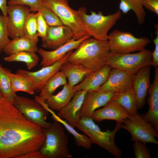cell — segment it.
<instances>
[{"label":"cell","instance_id":"26","mask_svg":"<svg viewBox=\"0 0 158 158\" xmlns=\"http://www.w3.org/2000/svg\"><path fill=\"white\" fill-rule=\"evenodd\" d=\"M67 83L66 76L60 71L46 83L39 92L38 96L41 100L45 102L53 95L58 87Z\"/></svg>","mask_w":158,"mask_h":158},{"label":"cell","instance_id":"13","mask_svg":"<svg viewBox=\"0 0 158 158\" xmlns=\"http://www.w3.org/2000/svg\"><path fill=\"white\" fill-rule=\"evenodd\" d=\"M135 74L112 68L107 80L98 90L114 93L123 92L132 87Z\"/></svg>","mask_w":158,"mask_h":158},{"label":"cell","instance_id":"2","mask_svg":"<svg viewBox=\"0 0 158 158\" xmlns=\"http://www.w3.org/2000/svg\"><path fill=\"white\" fill-rule=\"evenodd\" d=\"M108 41L88 38L82 42L71 53L67 61L82 66L92 72L106 64L110 51Z\"/></svg>","mask_w":158,"mask_h":158},{"label":"cell","instance_id":"42","mask_svg":"<svg viewBox=\"0 0 158 158\" xmlns=\"http://www.w3.org/2000/svg\"><path fill=\"white\" fill-rule=\"evenodd\" d=\"M3 98L2 94L0 90V100L1 99Z\"/></svg>","mask_w":158,"mask_h":158},{"label":"cell","instance_id":"28","mask_svg":"<svg viewBox=\"0 0 158 158\" xmlns=\"http://www.w3.org/2000/svg\"><path fill=\"white\" fill-rule=\"evenodd\" d=\"M10 70L3 68L0 64V90L3 98L13 104L17 96L12 87Z\"/></svg>","mask_w":158,"mask_h":158},{"label":"cell","instance_id":"22","mask_svg":"<svg viewBox=\"0 0 158 158\" xmlns=\"http://www.w3.org/2000/svg\"><path fill=\"white\" fill-rule=\"evenodd\" d=\"M37 43L30 38L23 35L10 40L3 50L8 56L22 51L35 53L38 50Z\"/></svg>","mask_w":158,"mask_h":158},{"label":"cell","instance_id":"7","mask_svg":"<svg viewBox=\"0 0 158 158\" xmlns=\"http://www.w3.org/2000/svg\"><path fill=\"white\" fill-rule=\"evenodd\" d=\"M152 52L145 49L133 54H118L110 51L106 64L111 68H116L135 74L142 67L151 65Z\"/></svg>","mask_w":158,"mask_h":158},{"label":"cell","instance_id":"25","mask_svg":"<svg viewBox=\"0 0 158 158\" xmlns=\"http://www.w3.org/2000/svg\"><path fill=\"white\" fill-rule=\"evenodd\" d=\"M60 71L65 74L68 80V83L72 86L79 84L92 72L82 66L67 61L62 64Z\"/></svg>","mask_w":158,"mask_h":158},{"label":"cell","instance_id":"35","mask_svg":"<svg viewBox=\"0 0 158 158\" xmlns=\"http://www.w3.org/2000/svg\"><path fill=\"white\" fill-rule=\"evenodd\" d=\"M133 147L136 158H150L151 155L146 144L139 141L133 142Z\"/></svg>","mask_w":158,"mask_h":158},{"label":"cell","instance_id":"9","mask_svg":"<svg viewBox=\"0 0 158 158\" xmlns=\"http://www.w3.org/2000/svg\"><path fill=\"white\" fill-rule=\"evenodd\" d=\"M121 128L130 133L131 141H139L146 144L158 145L155 138H158V132L138 112L130 115L125 119L121 124Z\"/></svg>","mask_w":158,"mask_h":158},{"label":"cell","instance_id":"11","mask_svg":"<svg viewBox=\"0 0 158 158\" xmlns=\"http://www.w3.org/2000/svg\"><path fill=\"white\" fill-rule=\"evenodd\" d=\"M73 51V50L69 51L60 60L51 65L43 67L37 71H31L19 69L17 70V72L24 76L31 82L35 92H40L48 80L60 71L61 66L67 61Z\"/></svg>","mask_w":158,"mask_h":158},{"label":"cell","instance_id":"31","mask_svg":"<svg viewBox=\"0 0 158 158\" xmlns=\"http://www.w3.org/2000/svg\"><path fill=\"white\" fill-rule=\"evenodd\" d=\"M10 78L12 87L15 92L22 91L31 95L34 94L35 91L32 84L22 75L17 72H11Z\"/></svg>","mask_w":158,"mask_h":158},{"label":"cell","instance_id":"24","mask_svg":"<svg viewBox=\"0 0 158 158\" xmlns=\"http://www.w3.org/2000/svg\"><path fill=\"white\" fill-rule=\"evenodd\" d=\"M37 101L51 114V117L54 120L61 123L73 136L76 145L86 149L88 150L91 148L92 144L88 138L85 134H82L78 133L74 129V128L71 126L66 121L59 117L54 111L48 107L45 104V102L39 99H37Z\"/></svg>","mask_w":158,"mask_h":158},{"label":"cell","instance_id":"29","mask_svg":"<svg viewBox=\"0 0 158 158\" xmlns=\"http://www.w3.org/2000/svg\"><path fill=\"white\" fill-rule=\"evenodd\" d=\"M119 5L120 10L124 14L127 13L132 10L137 17L139 25L144 22L146 16L145 12L140 0H120Z\"/></svg>","mask_w":158,"mask_h":158},{"label":"cell","instance_id":"20","mask_svg":"<svg viewBox=\"0 0 158 158\" xmlns=\"http://www.w3.org/2000/svg\"><path fill=\"white\" fill-rule=\"evenodd\" d=\"M149 96L147 102L149 107L147 113L142 114V118L150 123L158 132V68L155 67L154 80L148 91Z\"/></svg>","mask_w":158,"mask_h":158},{"label":"cell","instance_id":"39","mask_svg":"<svg viewBox=\"0 0 158 158\" xmlns=\"http://www.w3.org/2000/svg\"><path fill=\"white\" fill-rule=\"evenodd\" d=\"M145 8L158 15V0H140Z\"/></svg>","mask_w":158,"mask_h":158},{"label":"cell","instance_id":"37","mask_svg":"<svg viewBox=\"0 0 158 158\" xmlns=\"http://www.w3.org/2000/svg\"><path fill=\"white\" fill-rule=\"evenodd\" d=\"M8 5L20 4L28 6L31 11H37L42 4L41 0H9Z\"/></svg>","mask_w":158,"mask_h":158},{"label":"cell","instance_id":"17","mask_svg":"<svg viewBox=\"0 0 158 158\" xmlns=\"http://www.w3.org/2000/svg\"><path fill=\"white\" fill-rule=\"evenodd\" d=\"M102 107L93 113L91 118L94 121L101 122L106 120H113L122 123L130 115L125 109L113 99Z\"/></svg>","mask_w":158,"mask_h":158},{"label":"cell","instance_id":"15","mask_svg":"<svg viewBox=\"0 0 158 158\" xmlns=\"http://www.w3.org/2000/svg\"><path fill=\"white\" fill-rule=\"evenodd\" d=\"M90 37L86 34L78 40L73 38L66 44L52 51H47L42 48L39 49L37 52L42 58L40 65L44 67L53 64L62 59L69 51L75 49L82 42Z\"/></svg>","mask_w":158,"mask_h":158},{"label":"cell","instance_id":"38","mask_svg":"<svg viewBox=\"0 0 158 158\" xmlns=\"http://www.w3.org/2000/svg\"><path fill=\"white\" fill-rule=\"evenodd\" d=\"M156 30L155 33L156 36L153 40L155 45L154 49L152 52V60L151 65L154 67H157L158 66V24H155L154 25Z\"/></svg>","mask_w":158,"mask_h":158},{"label":"cell","instance_id":"1","mask_svg":"<svg viewBox=\"0 0 158 158\" xmlns=\"http://www.w3.org/2000/svg\"><path fill=\"white\" fill-rule=\"evenodd\" d=\"M45 136L43 129L28 119L13 104L0 100V158H16L39 150Z\"/></svg>","mask_w":158,"mask_h":158},{"label":"cell","instance_id":"21","mask_svg":"<svg viewBox=\"0 0 158 158\" xmlns=\"http://www.w3.org/2000/svg\"><path fill=\"white\" fill-rule=\"evenodd\" d=\"M111 68L105 64L100 69L92 72L74 86L76 91L84 90L90 91L98 90L107 80Z\"/></svg>","mask_w":158,"mask_h":158},{"label":"cell","instance_id":"4","mask_svg":"<svg viewBox=\"0 0 158 158\" xmlns=\"http://www.w3.org/2000/svg\"><path fill=\"white\" fill-rule=\"evenodd\" d=\"M43 130L45 139L39 150L46 158L72 157L68 148V136L61 123L54 120L50 127Z\"/></svg>","mask_w":158,"mask_h":158},{"label":"cell","instance_id":"36","mask_svg":"<svg viewBox=\"0 0 158 158\" xmlns=\"http://www.w3.org/2000/svg\"><path fill=\"white\" fill-rule=\"evenodd\" d=\"M35 16L38 36L43 40L47 37L49 26L40 13L37 12L35 13Z\"/></svg>","mask_w":158,"mask_h":158},{"label":"cell","instance_id":"19","mask_svg":"<svg viewBox=\"0 0 158 158\" xmlns=\"http://www.w3.org/2000/svg\"><path fill=\"white\" fill-rule=\"evenodd\" d=\"M150 66H144L135 74L132 87L134 92L138 109L143 107L150 85Z\"/></svg>","mask_w":158,"mask_h":158},{"label":"cell","instance_id":"6","mask_svg":"<svg viewBox=\"0 0 158 158\" xmlns=\"http://www.w3.org/2000/svg\"><path fill=\"white\" fill-rule=\"evenodd\" d=\"M41 3L51 9L63 25L71 29L73 38L78 40L87 34L80 13L70 7L68 0H41Z\"/></svg>","mask_w":158,"mask_h":158},{"label":"cell","instance_id":"16","mask_svg":"<svg viewBox=\"0 0 158 158\" xmlns=\"http://www.w3.org/2000/svg\"><path fill=\"white\" fill-rule=\"evenodd\" d=\"M86 92L84 90L76 91L69 103L57 114L73 127H75L80 119L81 110Z\"/></svg>","mask_w":158,"mask_h":158},{"label":"cell","instance_id":"23","mask_svg":"<svg viewBox=\"0 0 158 158\" xmlns=\"http://www.w3.org/2000/svg\"><path fill=\"white\" fill-rule=\"evenodd\" d=\"M76 91L74 86L67 83L63 85L61 91L47 99L45 104L51 109L59 111L69 103Z\"/></svg>","mask_w":158,"mask_h":158},{"label":"cell","instance_id":"30","mask_svg":"<svg viewBox=\"0 0 158 158\" xmlns=\"http://www.w3.org/2000/svg\"><path fill=\"white\" fill-rule=\"evenodd\" d=\"M7 62H21L25 63L28 69L30 70L36 66L39 60L35 53L22 51L15 53L3 58Z\"/></svg>","mask_w":158,"mask_h":158},{"label":"cell","instance_id":"3","mask_svg":"<svg viewBox=\"0 0 158 158\" xmlns=\"http://www.w3.org/2000/svg\"><path fill=\"white\" fill-rule=\"evenodd\" d=\"M122 123L116 122L112 130H101L92 118H81L75 127L88 138L92 144H96L107 150L117 158L121 157L122 150L116 145L115 137L117 132L121 128Z\"/></svg>","mask_w":158,"mask_h":158},{"label":"cell","instance_id":"40","mask_svg":"<svg viewBox=\"0 0 158 158\" xmlns=\"http://www.w3.org/2000/svg\"><path fill=\"white\" fill-rule=\"evenodd\" d=\"M16 158H46L39 150H34L25 153Z\"/></svg>","mask_w":158,"mask_h":158},{"label":"cell","instance_id":"5","mask_svg":"<svg viewBox=\"0 0 158 158\" xmlns=\"http://www.w3.org/2000/svg\"><path fill=\"white\" fill-rule=\"evenodd\" d=\"M78 10L81 16L87 34L102 41L108 40L109 31L122 15L120 10L107 16H104L101 11L97 13L92 11H91L90 14H87L85 7L80 8Z\"/></svg>","mask_w":158,"mask_h":158},{"label":"cell","instance_id":"33","mask_svg":"<svg viewBox=\"0 0 158 158\" xmlns=\"http://www.w3.org/2000/svg\"><path fill=\"white\" fill-rule=\"evenodd\" d=\"M37 12L41 14L49 26L63 25L56 15L51 9L42 4L39 7Z\"/></svg>","mask_w":158,"mask_h":158},{"label":"cell","instance_id":"34","mask_svg":"<svg viewBox=\"0 0 158 158\" xmlns=\"http://www.w3.org/2000/svg\"><path fill=\"white\" fill-rule=\"evenodd\" d=\"M7 16L0 14V51L3 50L9 42L7 30Z\"/></svg>","mask_w":158,"mask_h":158},{"label":"cell","instance_id":"27","mask_svg":"<svg viewBox=\"0 0 158 158\" xmlns=\"http://www.w3.org/2000/svg\"><path fill=\"white\" fill-rule=\"evenodd\" d=\"M112 99L125 109L130 115L138 112L137 100L132 87L123 92L115 93Z\"/></svg>","mask_w":158,"mask_h":158},{"label":"cell","instance_id":"41","mask_svg":"<svg viewBox=\"0 0 158 158\" xmlns=\"http://www.w3.org/2000/svg\"><path fill=\"white\" fill-rule=\"evenodd\" d=\"M6 0H0V9L3 15L7 16Z\"/></svg>","mask_w":158,"mask_h":158},{"label":"cell","instance_id":"12","mask_svg":"<svg viewBox=\"0 0 158 158\" xmlns=\"http://www.w3.org/2000/svg\"><path fill=\"white\" fill-rule=\"evenodd\" d=\"M31 12L28 6L20 4L8 5L7 30L9 36L13 39L23 35L24 25Z\"/></svg>","mask_w":158,"mask_h":158},{"label":"cell","instance_id":"14","mask_svg":"<svg viewBox=\"0 0 158 158\" xmlns=\"http://www.w3.org/2000/svg\"><path fill=\"white\" fill-rule=\"evenodd\" d=\"M115 94L99 90L87 91L81 110L80 119L91 118L93 112L112 99Z\"/></svg>","mask_w":158,"mask_h":158},{"label":"cell","instance_id":"18","mask_svg":"<svg viewBox=\"0 0 158 158\" xmlns=\"http://www.w3.org/2000/svg\"><path fill=\"white\" fill-rule=\"evenodd\" d=\"M74 37L71 29L64 25L49 26L46 38L42 40V47L55 49L67 43Z\"/></svg>","mask_w":158,"mask_h":158},{"label":"cell","instance_id":"32","mask_svg":"<svg viewBox=\"0 0 158 158\" xmlns=\"http://www.w3.org/2000/svg\"><path fill=\"white\" fill-rule=\"evenodd\" d=\"M24 35L30 38L35 42L38 40L35 14L30 13L26 20L23 28Z\"/></svg>","mask_w":158,"mask_h":158},{"label":"cell","instance_id":"8","mask_svg":"<svg viewBox=\"0 0 158 158\" xmlns=\"http://www.w3.org/2000/svg\"><path fill=\"white\" fill-rule=\"evenodd\" d=\"M108 41L110 51L118 54L141 51L150 42L148 37L137 38L130 32L117 29L114 30L110 34Z\"/></svg>","mask_w":158,"mask_h":158},{"label":"cell","instance_id":"10","mask_svg":"<svg viewBox=\"0 0 158 158\" xmlns=\"http://www.w3.org/2000/svg\"><path fill=\"white\" fill-rule=\"evenodd\" d=\"M13 104L28 119L42 128L51 125L46 121L49 112L35 99L17 95Z\"/></svg>","mask_w":158,"mask_h":158}]
</instances>
